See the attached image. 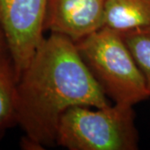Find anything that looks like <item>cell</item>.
Wrapping results in <instances>:
<instances>
[{
  "label": "cell",
  "instance_id": "4",
  "mask_svg": "<svg viewBox=\"0 0 150 150\" xmlns=\"http://www.w3.org/2000/svg\"><path fill=\"white\" fill-rule=\"evenodd\" d=\"M47 4L48 0H0V26L17 79L45 38Z\"/></svg>",
  "mask_w": 150,
  "mask_h": 150
},
{
  "label": "cell",
  "instance_id": "6",
  "mask_svg": "<svg viewBox=\"0 0 150 150\" xmlns=\"http://www.w3.org/2000/svg\"><path fill=\"white\" fill-rule=\"evenodd\" d=\"M150 24V0H108L103 27L125 32Z\"/></svg>",
  "mask_w": 150,
  "mask_h": 150
},
{
  "label": "cell",
  "instance_id": "8",
  "mask_svg": "<svg viewBox=\"0 0 150 150\" xmlns=\"http://www.w3.org/2000/svg\"><path fill=\"white\" fill-rule=\"evenodd\" d=\"M121 33L144 79L150 98V24Z\"/></svg>",
  "mask_w": 150,
  "mask_h": 150
},
{
  "label": "cell",
  "instance_id": "1",
  "mask_svg": "<svg viewBox=\"0 0 150 150\" xmlns=\"http://www.w3.org/2000/svg\"><path fill=\"white\" fill-rule=\"evenodd\" d=\"M109 105L74 42L50 33L17 82L16 123L24 133L21 147L40 150L56 145L60 119L70 108Z\"/></svg>",
  "mask_w": 150,
  "mask_h": 150
},
{
  "label": "cell",
  "instance_id": "9",
  "mask_svg": "<svg viewBox=\"0 0 150 150\" xmlns=\"http://www.w3.org/2000/svg\"><path fill=\"white\" fill-rule=\"evenodd\" d=\"M4 46H7V43H6L5 37H4V32H3V30L1 28V26H0V47H4Z\"/></svg>",
  "mask_w": 150,
  "mask_h": 150
},
{
  "label": "cell",
  "instance_id": "3",
  "mask_svg": "<svg viewBox=\"0 0 150 150\" xmlns=\"http://www.w3.org/2000/svg\"><path fill=\"white\" fill-rule=\"evenodd\" d=\"M56 145L69 150H137L139 135L134 106L70 108L60 119Z\"/></svg>",
  "mask_w": 150,
  "mask_h": 150
},
{
  "label": "cell",
  "instance_id": "7",
  "mask_svg": "<svg viewBox=\"0 0 150 150\" xmlns=\"http://www.w3.org/2000/svg\"><path fill=\"white\" fill-rule=\"evenodd\" d=\"M17 76L7 46L0 47V139L16 123Z\"/></svg>",
  "mask_w": 150,
  "mask_h": 150
},
{
  "label": "cell",
  "instance_id": "5",
  "mask_svg": "<svg viewBox=\"0 0 150 150\" xmlns=\"http://www.w3.org/2000/svg\"><path fill=\"white\" fill-rule=\"evenodd\" d=\"M108 0H48L44 31L74 43L103 27Z\"/></svg>",
  "mask_w": 150,
  "mask_h": 150
},
{
  "label": "cell",
  "instance_id": "2",
  "mask_svg": "<svg viewBox=\"0 0 150 150\" xmlns=\"http://www.w3.org/2000/svg\"><path fill=\"white\" fill-rule=\"evenodd\" d=\"M75 44L108 99L114 103L134 106L149 98L144 79L121 33L103 27Z\"/></svg>",
  "mask_w": 150,
  "mask_h": 150
}]
</instances>
